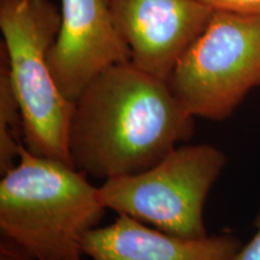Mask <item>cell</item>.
Segmentation results:
<instances>
[{
    "mask_svg": "<svg viewBox=\"0 0 260 260\" xmlns=\"http://www.w3.org/2000/svg\"><path fill=\"white\" fill-rule=\"evenodd\" d=\"M194 133V117L167 81L132 61L110 68L75 102L68 147L95 180L129 176L160 161Z\"/></svg>",
    "mask_w": 260,
    "mask_h": 260,
    "instance_id": "1",
    "label": "cell"
},
{
    "mask_svg": "<svg viewBox=\"0 0 260 260\" xmlns=\"http://www.w3.org/2000/svg\"><path fill=\"white\" fill-rule=\"evenodd\" d=\"M106 210L99 187H93L86 174L25 147L17 164L2 175V236L34 258L82 256L84 236L99 226Z\"/></svg>",
    "mask_w": 260,
    "mask_h": 260,
    "instance_id": "2",
    "label": "cell"
},
{
    "mask_svg": "<svg viewBox=\"0 0 260 260\" xmlns=\"http://www.w3.org/2000/svg\"><path fill=\"white\" fill-rule=\"evenodd\" d=\"M59 27L60 11L50 0H0L2 48L21 107L25 148L73 165L68 139L75 103L58 88L47 60Z\"/></svg>",
    "mask_w": 260,
    "mask_h": 260,
    "instance_id": "3",
    "label": "cell"
},
{
    "mask_svg": "<svg viewBox=\"0 0 260 260\" xmlns=\"http://www.w3.org/2000/svg\"><path fill=\"white\" fill-rule=\"evenodd\" d=\"M213 145H178L147 170L99 187L107 210L186 239L207 236L204 206L226 164Z\"/></svg>",
    "mask_w": 260,
    "mask_h": 260,
    "instance_id": "4",
    "label": "cell"
},
{
    "mask_svg": "<svg viewBox=\"0 0 260 260\" xmlns=\"http://www.w3.org/2000/svg\"><path fill=\"white\" fill-rule=\"evenodd\" d=\"M167 82L194 118H229L260 87V16L213 11Z\"/></svg>",
    "mask_w": 260,
    "mask_h": 260,
    "instance_id": "5",
    "label": "cell"
},
{
    "mask_svg": "<svg viewBox=\"0 0 260 260\" xmlns=\"http://www.w3.org/2000/svg\"><path fill=\"white\" fill-rule=\"evenodd\" d=\"M47 60L58 88L74 103L104 71L130 61L106 0H61L59 31Z\"/></svg>",
    "mask_w": 260,
    "mask_h": 260,
    "instance_id": "6",
    "label": "cell"
},
{
    "mask_svg": "<svg viewBox=\"0 0 260 260\" xmlns=\"http://www.w3.org/2000/svg\"><path fill=\"white\" fill-rule=\"evenodd\" d=\"M139 69L168 81L177 60L209 23L199 0H106Z\"/></svg>",
    "mask_w": 260,
    "mask_h": 260,
    "instance_id": "7",
    "label": "cell"
},
{
    "mask_svg": "<svg viewBox=\"0 0 260 260\" xmlns=\"http://www.w3.org/2000/svg\"><path fill=\"white\" fill-rule=\"evenodd\" d=\"M241 247L229 234L186 239L118 214L110 225L90 230L81 251L92 260H233Z\"/></svg>",
    "mask_w": 260,
    "mask_h": 260,
    "instance_id": "8",
    "label": "cell"
},
{
    "mask_svg": "<svg viewBox=\"0 0 260 260\" xmlns=\"http://www.w3.org/2000/svg\"><path fill=\"white\" fill-rule=\"evenodd\" d=\"M0 54V175H4L17 164L25 146L21 107L3 48Z\"/></svg>",
    "mask_w": 260,
    "mask_h": 260,
    "instance_id": "9",
    "label": "cell"
},
{
    "mask_svg": "<svg viewBox=\"0 0 260 260\" xmlns=\"http://www.w3.org/2000/svg\"><path fill=\"white\" fill-rule=\"evenodd\" d=\"M213 11L260 16V0H199Z\"/></svg>",
    "mask_w": 260,
    "mask_h": 260,
    "instance_id": "10",
    "label": "cell"
},
{
    "mask_svg": "<svg viewBox=\"0 0 260 260\" xmlns=\"http://www.w3.org/2000/svg\"><path fill=\"white\" fill-rule=\"evenodd\" d=\"M255 233L246 245H242L233 260H260V206L254 220Z\"/></svg>",
    "mask_w": 260,
    "mask_h": 260,
    "instance_id": "11",
    "label": "cell"
},
{
    "mask_svg": "<svg viewBox=\"0 0 260 260\" xmlns=\"http://www.w3.org/2000/svg\"><path fill=\"white\" fill-rule=\"evenodd\" d=\"M0 260H45V259H39L34 258V256H30L25 253L18 251L15 247L8 245L6 242L2 243V247H0ZM69 260H82V256L75 259H69Z\"/></svg>",
    "mask_w": 260,
    "mask_h": 260,
    "instance_id": "12",
    "label": "cell"
}]
</instances>
